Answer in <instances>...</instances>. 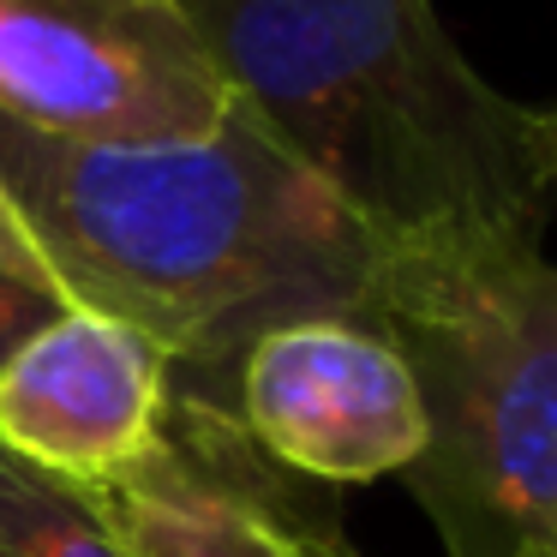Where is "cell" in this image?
Masks as SVG:
<instances>
[{"instance_id": "1", "label": "cell", "mask_w": 557, "mask_h": 557, "mask_svg": "<svg viewBox=\"0 0 557 557\" xmlns=\"http://www.w3.org/2000/svg\"><path fill=\"white\" fill-rule=\"evenodd\" d=\"M0 198L54 294L138 324L174 377L228 401L264 330L360 318L377 240L246 109L181 145H73L0 121Z\"/></svg>"}, {"instance_id": "2", "label": "cell", "mask_w": 557, "mask_h": 557, "mask_svg": "<svg viewBox=\"0 0 557 557\" xmlns=\"http://www.w3.org/2000/svg\"><path fill=\"white\" fill-rule=\"evenodd\" d=\"M234 102L377 246L545 240L557 102L497 90L432 0H186Z\"/></svg>"}, {"instance_id": "3", "label": "cell", "mask_w": 557, "mask_h": 557, "mask_svg": "<svg viewBox=\"0 0 557 557\" xmlns=\"http://www.w3.org/2000/svg\"><path fill=\"white\" fill-rule=\"evenodd\" d=\"M360 324L401 354L425 444L401 485L449 557H557V258L521 234L377 246Z\"/></svg>"}, {"instance_id": "4", "label": "cell", "mask_w": 557, "mask_h": 557, "mask_svg": "<svg viewBox=\"0 0 557 557\" xmlns=\"http://www.w3.org/2000/svg\"><path fill=\"white\" fill-rule=\"evenodd\" d=\"M234 109L186 0H0V121L73 145H181Z\"/></svg>"}, {"instance_id": "5", "label": "cell", "mask_w": 557, "mask_h": 557, "mask_svg": "<svg viewBox=\"0 0 557 557\" xmlns=\"http://www.w3.org/2000/svg\"><path fill=\"white\" fill-rule=\"evenodd\" d=\"M126 557H360L336 504L264 456L234 408L174 377L162 449L90 485Z\"/></svg>"}, {"instance_id": "6", "label": "cell", "mask_w": 557, "mask_h": 557, "mask_svg": "<svg viewBox=\"0 0 557 557\" xmlns=\"http://www.w3.org/2000/svg\"><path fill=\"white\" fill-rule=\"evenodd\" d=\"M228 408L276 468L312 485L384 480L425 444L408 366L360 318H294L246 342Z\"/></svg>"}, {"instance_id": "7", "label": "cell", "mask_w": 557, "mask_h": 557, "mask_svg": "<svg viewBox=\"0 0 557 557\" xmlns=\"http://www.w3.org/2000/svg\"><path fill=\"white\" fill-rule=\"evenodd\" d=\"M174 360L138 324L61 306L0 366V449L73 485H109L162 449Z\"/></svg>"}, {"instance_id": "8", "label": "cell", "mask_w": 557, "mask_h": 557, "mask_svg": "<svg viewBox=\"0 0 557 557\" xmlns=\"http://www.w3.org/2000/svg\"><path fill=\"white\" fill-rule=\"evenodd\" d=\"M0 557H126V545L90 485L54 480L0 449Z\"/></svg>"}, {"instance_id": "9", "label": "cell", "mask_w": 557, "mask_h": 557, "mask_svg": "<svg viewBox=\"0 0 557 557\" xmlns=\"http://www.w3.org/2000/svg\"><path fill=\"white\" fill-rule=\"evenodd\" d=\"M61 306H66V300H61L54 288L18 276V270H0V366L13 360V354L25 348V342L37 336V330L49 324Z\"/></svg>"}, {"instance_id": "10", "label": "cell", "mask_w": 557, "mask_h": 557, "mask_svg": "<svg viewBox=\"0 0 557 557\" xmlns=\"http://www.w3.org/2000/svg\"><path fill=\"white\" fill-rule=\"evenodd\" d=\"M0 270H18V276H30V282H42V288H54L49 270H42V258H37V246H30V234L18 228V216L7 210V198H0Z\"/></svg>"}]
</instances>
